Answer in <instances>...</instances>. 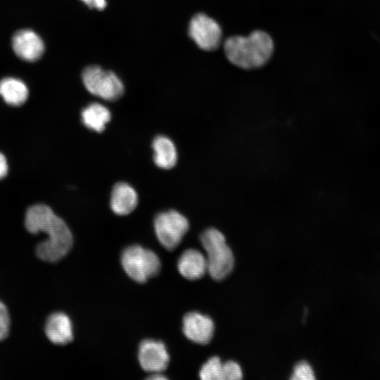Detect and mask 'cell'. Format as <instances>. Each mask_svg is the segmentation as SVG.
Listing matches in <instances>:
<instances>
[{
    "mask_svg": "<svg viewBox=\"0 0 380 380\" xmlns=\"http://www.w3.org/2000/svg\"><path fill=\"white\" fill-rule=\"evenodd\" d=\"M25 226L31 234L43 232L47 238L38 243L36 255L43 261L56 262L65 257L73 243L71 231L65 221L44 204H35L26 211Z\"/></svg>",
    "mask_w": 380,
    "mask_h": 380,
    "instance_id": "1",
    "label": "cell"
},
{
    "mask_svg": "<svg viewBox=\"0 0 380 380\" xmlns=\"http://www.w3.org/2000/svg\"><path fill=\"white\" fill-rule=\"evenodd\" d=\"M224 49L232 64L243 69H251L262 66L270 60L274 43L268 34L256 30L247 37H229L224 42Z\"/></svg>",
    "mask_w": 380,
    "mask_h": 380,
    "instance_id": "2",
    "label": "cell"
},
{
    "mask_svg": "<svg viewBox=\"0 0 380 380\" xmlns=\"http://www.w3.org/2000/svg\"><path fill=\"white\" fill-rule=\"evenodd\" d=\"M206 253L208 272L215 280H222L232 270L234 255L224 234L215 228L205 229L200 236Z\"/></svg>",
    "mask_w": 380,
    "mask_h": 380,
    "instance_id": "3",
    "label": "cell"
},
{
    "mask_svg": "<svg viewBox=\"0 0 380 380\" xmlns=\"http://www.w3.org/2000/svg\"><path fill=\"white\" fill-rule=\"evenodd\" d=\"M121 263L127 274L139 283L156 275L160 269L158 256L139 245L126 248L121 255Z\"/></svg>",
    "mask_w": 380,
    "mask_h": 380,
    "instance_id": "4",
    "label": "cell"
},
{
    "mask_svg": "<svg viewBox=\"0 0 380 380\" xmlns=\"http://www.w3.org/2000/svg\"><path fill=\"white\" fill-rule=\"evenodd\" d=\"M82 79L89 93L104 100H117L124 93V85L118 75L98 65L87 67Z\"/></svg>",
    "mask_w": 380,
    "mask_h": 380,
    "instance_id": "5",
    "label": "cell"
},
{
    "mask_svg": "<svg viewBox=\"0 0 380 380\" xmlns=\"http://www.w3.org/2000/svg\"><path fill=\"white\" fill-rule=\"evenodd\" d=\"M189 227L185 216L170 210L158 213L154 219V230L160 244L167 250L175 249Z\"/></svg>",
    "mask_w": 380,
    "mask_h": 380,
    "instance_id": "6",
    "label": "cell"
},
{
    "mask_svg": "<svg viewBox=\"0 0 380 380\" xmlns=\"http://www.w3.org/2000/svg\"><path fill=\"white\" fill-rule=\"evenodd\" d=\"M188 32L189 37L203 50H215L221 42L220 25L205 13H197L191 19Z\"/></svg>",
    "mask_w": 380,
    "mask_h": 380,
    "instance_id": "7",
    "label": "cell"
},
{
    "mask_svg": "<svg viewBox=\"0 0 380 380\" xmlns=\"http://www.w3.org/2000/svg\"><path fill=\"white\" fill-rule=\"evenodd\" d=\"M138 359L144 370L153 374L167 368L170 357L163 342L146 339L139 345Z\"/></svg>",
    "mask_w": 380,
    "mask_h": 380,
    "instance_id": "8",
    "label": "cell"
},
{
    "mask_svg": "<svg viewBox=\"0 0 380 380\" xmlns=\"http://www.w3.org/2000/svg\"><path fill=\"white\" fill-rule=\"evenodd\" d=\"M214 323L208 316L190 312L183 318L182 330L185 336L198 344H207L213 338Z\"/></svg>",
    "mask_w": 380,
    "mask_h": 380,
    "instance_id": "9",
    "label": "cell"
},
{
    "mask_svg": "<svg viewBox=\"0 0 380 380\" xmlns=\"http://www.w3.org/2000/svg\"><path fill=\"white\" fill-rule=\"evenodd\" d=\"M12 46L20 58L28 62L37 61L44 51L43 41L31 30L16 32L12 39Z\"/></svg>",
    "mask_w": 380,
    "mask_h": 380,
    "instance_id": "10",
    "label": "cell"
},
{
    "mask_svg": "<svg viewBox=\"0 0 380 380\" xmlns=\"http://www.w3.org/2000/svg\"><path fill=\"white\" fill-rule=\"evenodd\" d=\"M44 331L49 340L56 345H65L73 339L71 320L61 312H53L47 317Z\"/></svg>",
    "mask_w": 380,
    "mask_h": 380,
    "instance_id": "11",
    "label": "cell"
},
{
    "mask_svg": "<svg viewBox=\"0 0 380 380\" xmlns=\"http://www.w3.org/2000/svg\"><path fill=\"white\" fill-rule=\"evenodd\" d=\"M138 196L134 189L126 182L116 183L111 192L110 205L117 215H126L137 205Z\"/></svg>",
    "mask_w": 380,
    "mask_h": 380,
    "instance_id": "12",
    "label": "cell"
},
{
    "mask_svg": "<svg viewBox=\"0 0 380 380\" xmlns=\"http://www.w3.org/2000/svg\"><path fill=\"white\" fill-rule=\"evenodd\" d=\"M177 268L187 279H200L208 272L206 258L198 250H185L178 260Z\"/></svg>",
    "mask_w": 380,
    "mask_h": 380,
    "instance_id": "13",
    "label": "cell"
},
{
    "mask_svg": "<svg viewBox=\"0 0 380 380\" xmlns=\"http://www.w3.org/2000/svg\"><path fill=\"white\" fill-rule=\"evenodd\" d=\"M153 149V161L155 164L163 169L173 167L177 160L175 146L172 140L163 135L154 138L152 143Z\"/></svg>",
    "mask_w": 380,
    "mask_h": 380,
    "instance_id": "14",
    "label": "cell"
},
{
    "mask_svg": "<svg viewBox=\"0 0 380 380\" xmlns=\"http://www.w3.org/2000/svg\"><path fill=\"white\" fill-rule=\"evenodd\" d=\"M26 84L15 77H5L0 80V96L8 105L18 106L23 105L28 97Z\"/></svg>",
    "mask_w": 380,
    "mask_h": 380,
    "instance_id": "15",
    "label": "cell"
},
{
    "mask_svg": "<svg viewBox=\"0 0 380 380\" xmlns=\"http://www.w3.org/2000/svg\"><path fill=\"white\" fill-rule=\"evenodd\" d=\"M111 114L109 110L99 103H91L87 106L81 113V119L88 129L101 132L110 121Z\"/></svg>",
    "mask_w": 380,
    "mask_h": 380,
    "instance_id": "16",
    "label": "cell"
},
{
    "mask_svg": "<svg viewBox=\"0 0 380 380\" xmlns=\"http://www.w3.org/2000/svg\"><path fill=\"white\" fill-rule=\"evenodd\" d=\"M223 363L218 357H210L201 367L199 376L203 380H223Z\"/></svg>",
    "mask_w": 380,
    "mask_h": 380,
    "instance_id": "17",
    "label": "cell"
},
{
    "mask_svg": "<svg viewBox=\"0 0 380 380\" xmlns=\"http://www.w3.org/2000/svg\"><path fill=\"white\" fill-rule=\"evenodd\" d=\"M291 379L293 380H313L314 372L311 366L305 361L296 365Z\"/></svg>",
    "mask_w": 380,
    "mask_h": 380,
    "instance_id": "18",
    "label": "cell"
},
{
    "mask_svg": "<svg viewBox=\"0 0 380 380\" xmlns=\"http://www.w3.org/2000/svg\"><path fill=\"white\" fill-rule=\"evenodd\" d=\"M11 319L6 305L0 300V341L7 338L9 334Z\"/></svg>",
    "mask_w": 380,
    "mask_h": 380,
    "instance_id": "19",
    "label": "cell"
},
{
    "mask_svg": "<svg viewBox=\"0 0 380 380\" xmlns=\"http://www.w3.org/2000/svg\"><path fill=\"white\" fill-rule=\"evenodd\" d=\"M223 380H238L242 378V371L238 363L227 361L223 363Z\"/></svg>",
    "mask_w": 380,
    "mask_h": 380,
    "instance_id": "20",
    "label": "cell"
},
{
    "mask_svg": "<svg viewBox=\"0 0 380 380\" xmlns=\"http://www.w3.org/2000/svg\"><path fill=\"white\" fill-rule=\"evenodd\" d=\"M87 4L90 8L103 10L106 6V0H81Z\"/></svg>",
    "mask_w": 380,
    "mask_h": 380,
    "instance_id": "21",
    "label": "cell"
},
{
    "mask_svg": "<svg viewBox=\"0 0 380 380\" xmlns=\"http://www.w3.org/2000/svg\"><path fill=\"white\" fill-rule=\"evenodd\" d=\"M8 172V164L5 156L0 153V179L4 178Z\"/></svg>",
    "mask_w": 380,
    "mask_h": 380,
    "instance_id": "22",
    "label": "cell"
},
{
    "mask_svg": "<svg viewBox=\"0 0 380 380\" xmlns=\"http://www.w3.org/2000/svg\"><path fill=\"white\" fill-rule=\"evenodd\" d=\"M148 379H166L167 378L162 375L161 373H153Z\"/></svg>",
    "mask_w": 380,
    "mask_h": 380,
    "instance_id": "23",
    "label": "cell"
}]
</instances>
